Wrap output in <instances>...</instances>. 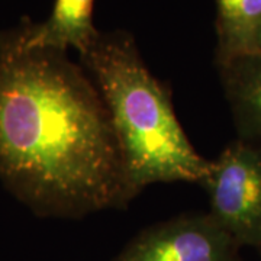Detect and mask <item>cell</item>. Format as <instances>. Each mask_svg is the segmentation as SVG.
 Here are the masks:
<instances>
[{
  "label": "cell",
  "mask_w": 261,
  "mask_h": 261,
  "mask_svg": "<svg viewBox=\"0 0 261 261\" xmlns=\"http://www.w3.org/2000/svg\"><path fill=\"white\" fill-rule=\"evenodd\" d=\"M240 248L209 212L186 214L145 228L115 261H241Z\"/></svg>",
  "instance_id": "277c9868"
},
{
  "label": "cell",
  "mask_w": 261,
  "mask_h": 261,
  "mask_svg": "<svg viewBox=\"0 0 261 261\" xmlns=\"http://www.w3.org/2000/svg\"><path fill=\"white\" fill-rule=\"evenodd\" d=\"M255 53H261V31L257 38V45H255Z\"/></svg>",
  "instance_id": "ba28073f"
},
{
  "label": "cell",
  "mask_w": 261,
  "mask_h": 261,
  "mask_svg": "<svg viewBox=\"0 0 261 261\" xmlns=\"http://www.w3.org/2000/svg\"><path fill=\"white\" fill-rule=\"evenodd\" d=\"M80 60L109 112L130 196L154 183L200 185L209 160L190 144L168 87L149 71L129 32H100Z\"/></svg>",
  "instance_id": "7a4b0ae2"
},
{
  "label": "cell",
  "mask_w": 261,
  "mask_h": 261,
  "mask_svg": "<svg viewBox=\"0 0 261 261\" xmlns=\"http://www.w3.org/2000/svg\"><path fill=\"white\" fill-rule=\"evenodd\" d=\"M0 183L42 218L77 219L134 200L109 112L67 53L0 31Z\"/></svg>",
  "instance_id": "6da1fadb"
},
{
  "label": "cell",
  "mask_w": 261,
  "mask_h": 261,
  "mask_svg": "<svg viewBox=\"0 0 261 261\" xmlns=\"http://www.w3.org/2000/svg\"><path fill=\"white\" fill-rule=\"evenodd\" d=\"M94 0H56L44 22L20 20L23 39L28 47L51 48L84 54L100 35L93 22Z\"/></svg>",
  "instance_id": "5b68a950"
},
{
  "label": "cell",
  "mask_w": 261,
  "mask_h": 261,
  "mask_svg": "<svg viewBox=\"0 0 261 261\" xmlns=\"http://www.w3.org/2000/svg\"><path fill=\"white\" fill-rule=\"evenodd\" d=\"M200 186L209 215L240 247L261 252V147L237 138L225 147Z\"/></svg>",
  "instance_id": "3957f363"
},
{
  "label": "cell",
  "mask_w": 261,
  "mask_h": 261,
  "mask_svg": "<svg viewBox=\"0 0 261 261\" xmlns=\"http://www.w3.org/2000/svg\"><path fill=\"white\" fill-rule=\"evenodd\" d=\"M216 65L255 53L261 31V0H215Z\"/></svg>",
  "instance_id": "52a82bcc"
},
{
  "label": "cell",
  "mask_w": 261,
  "mask_h": 261,
  "mask_svg": "<svg viewBox=\"0 0 261 261\" xmlns=\"http://www.w3.org/2000/svg\"><path fill=\"white\" fill-rule=\"evenodd\" d=\"M238 138L261 147V53L216 65Z\"/></svg>",
  "instance_id": "8992f818"
}]
</instances>
